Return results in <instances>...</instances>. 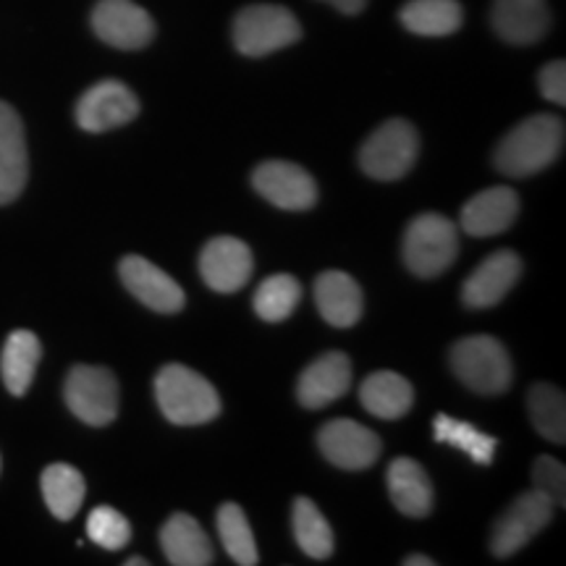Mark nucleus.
<instances>
[{"label":"nucleus","instance_id":"obj_1","mask_svg":"<svg viewBox=\"0 0 566 566\" xmlns=\"http://www.w3.org/2000/svg\"><path fill=\"white\" fill-rule=\"evenodd\" d=\"M564 122L558 116H551V113L530 116L495 147V168L514 179L546 171L564 150Z\"/></svg>","mask_w":566,"mask_h":566},{"label":"nucleus","instance_id":"obj_2","mask_svg":"<svg viewBox=\"0 0 566 566\" xmlns=\"http://www.w3.org/2000/svg\"><path fill=\"white\" fill-rule=\"evenodd\" d=\"M155 399L174 424H205L221 415V396L208 378L187 365H166L155 378Z\"/></svg>","mask_w":566,"mask_h":566},{"label":"nucleus","instance_id":"obj_3","mask_svg":"<svg viewBox=\"0 0 566 566\" xmlns=\"http://www.w3.org/2000/svg\"><path fill=\"white\" fill-rule=\"evenodd\" d=\"M451 370L467 388L483 396L504 394L514 378L512 357L493 336H467L451 346Z\"/></svg>","mask_w":566,"mask_h":566},{"label":"nucleus","instance_id":"obj_4","mask_svg":"<svg viewBox=\"0 0 566 566\" xmlns=\"http://www.w3.org/2000/svg\"><path fill=\"white\" fill-rule=\"evenodd\" d=\"M300 38V21L283 6H247L233 19V45H237L239 53L250 55V59H263V55L283 51V48L294 45Z\"/></svg>","mask_w":566,"mask_h":566},{"label":"nucleus","instance_id":"obj_5","mask_svg":"<svg viewBox=\"0 0 566 566\" xmlns=\"http://www.w3.org/2000/svg\"><path fill=\"white\" fill-rule=\"evenodd\" d=\"M417 153H420V137L417 129L405 118H391L380 124L359 150V168L378 181H396L412 171Z\"/></svg>","mask_w":566,"mask_h":566},{"label":"nucleus","instance_id":"obj_6","mask_svg":"<svg viewBox=\"0 0 566 566\" xmlns=\"http://www.w3.org/2000/svg\"><path fill=\"white\" fill-rule=\"evenodd\" d=\"M457 226L438 212L417 216L405 233V263L420 279H436L457 260Z\"/></svg>","mask_w":566,"mask_h":566},{"label":"nucleus","instance_id":"obj_7","mask_svg":"<svg viewBox=\"0 0 566 566\" xmlns=\"http://www.w3.org/2000/svg\"><path fill=\"white\" fill-rule=\"evenodd\" d=\"M63 399L84 424L105 428L118 417L116 375L105 367L76 365L63 386Z\"/></svg>","mask_w":566,"mask_h":566},{"label":"nucleus","instance_id":"obj_8","mask_svg":"<svg viewBox=\"0 0 566 566\" xmlns=\"http://www.w3.org/2000/svg\"><path fill=\"white\" fill-rule=\"evenodd\" d=\"M554 512H556L554 501H551L543 491H537V488L522 493L493 525V535H491L493 556L509 558L514 556L516 551L525 548L527 543L541 533V530L548 527V522L554 520Z\"/></svg>","mask_w":566,"mask_h":566},{"label":"nucleus","instance_id":"obj_9","mask_svg":"<svg viewBox=\"0 0 566 566\" xmlns=\"http://www.w3.org/2000/svg\"><path fill=\"white\" fill-rule=\"evenodd\" d=\"M92 30L105 45L142 51L155 38V21L134 0H101L92 11Z\"/></svg>","mask_w":566,"mask_h":566},{"label":"nucleus","instance_id":"obj_10","mask_svg":"<svg viewBox=\"0 0 566 566\" xmlns=\"http://www.w3.org/2000/svg\"><path fill=\"white\" fill-rule=\"evenodd\" d=\"M139 101L124 82L105 80L90 87L76 103V124L90 134H103L137 118Z\"/></svg>","mask_w":566,"mask_h":566},{"label":"nucleus","instance_id":"obj_11","mask_svg":"<svg viewBox=\"0 0 566 566\" xmlns=\"http://www.w3.org/2000/svg\"><path fill=\"white\" fill-rule=\"evenodd\" d=\"M317 446L331 464L352 472L373 467L378 462L380 449H384L380 438L370 428L354 420H344V417L323 424L321 433H317Z\"/></svg>","mask_w":566,"mask_h":566},{"label":"nucleus","instance_id":"obj_12","mask_svg":"<svg viewBox=\"0 0 566 566\" xmlns=\"http://www.w3.org/2000/svg\"><path fill=\"white\" fill-rule=\"evenodd\" d=\"M258 195L281 210H310L317 202V184L302 166L289 160H268L254 168Z\"/></svg>","mask_w":566,"mask_h":566},{"label":"nucleus","instance_id":"obj_13","mask_svg":"<svg viewBox=\"0 0 566 566\" xmlns=\"http://www.w3.org/2000/svg\"><path fill=\"white\" fill-rule=\"evenodd\" d=\"M254 271L252 250L233 237H216L200 254V273L212 292H239Z\"/></svg>","mask_w":566,"mask_h":566},{"label":"nucleus","instance_id":"obj_14","mask_svg":"<svg viewBox=\"0 0 566 566\" xmlns=\"http://www.w3.org/2000/svg\"><path fill=\"white\" fill-rule=\"evenodd\" d=\"M118 273H122L124 286L129 289L145 307L155 310V313H179L184 302H187L179 283H176L166 271H160L158 265L150 263V260L139 258V254H126L122 265H118Z\"/></svg>","mask_w":566,"mask_h":566},{"label":"nucleus","instance_id":"obj_15","mask_svg":"<svg viewBox=\"0 0 566 566\" xmlns=\"http://www.w3.org/2000/svg\"><path fill=\"white\" fill-rule=\"evenodd\" d=\"M522 275V260L512 250H499L478 265V271L464 281L462 302L472 310H488L512 292Z\"/></svg>","mask_w":566,"mask_h":566},{"label":"nucleus","instance_id":"obj_16","mask_svg":"<svg viewBox=\"0 0 566 566\" xmlns=\"http://www.w3.org/2000/svg\"><path fill=\"white\" fill-rule=\"evenodd\" d=\"M30 176L27 134L19 113L0 101V205H9L24 192Z\"/></svg>","mask_w":566,"mask_h":566},{"label":"nucleus","instance_id":"obj_17","mask_svg":"<svg viewBox=\"0 0 566 566\" xmlns=\"http://www.w3.org/2000/svg\"><path fill=\"white\" fill-rule=\"evenodd\" d=\"M352 363L344 352H328L304 367L296 384V399L307 409H323L349 391Z\"/></svg>","mask_w":566,"mask_h":566},{"label":"nucleus","instance_id":"obj_18","mask_svg":"<svg viewBox=\"0 0 566 566\" xmlns=\"http://www.w3.org/2000/svg\"><path fill=\"white\" fill-rule=\"evenodd\" d=\"M516 216H520V197L509 187H491L485 192L470 197L462 208L459 226L470 237H495L512 229Z\"/></svg>","mask_w":566,"mask_h":566},{"label":"nucleus","instance_id":"obj_19","mask_svg":"<svg viewBox=\"0 0 566 566\" xmlns=\"http://www.w3.org/2000/svg\"><path fill=\"white\" fill-rule=\"evenodd\" d=\"M491 21L501 40L512 45H533L546 38L551 11L546 0H495Z\"/></svg>","mask_w":566,"mask_h":566},{"label":"nucleus","instance_id":"obj_20","mask_svg":"<svg viewBox=\"0 0 566 566\" xmlns=\"http://www.w3.org/2000/svg\"><path fill=\"white\" fill-rule=\"evenodd\" d=\"M315 304L325 323L334 328H352L363 317V289L349 273L325 271L315 281Z\"/></svg>","mask_w":566,"mask_h":566},{"label":"nucleus","instance_id":"obj_21","mask_svg":"<svg viewBox=\"0 0 566 566\" xmlns=\"http://www.w3.org/2000/svg\"><path fill=\"white\" fill-rule=\"evenodd\" d=\"M160 548L174 566H208L216 558L210 537L189 514H171L160 530Z\"/></svg>","mask_w":566,"mask_h":566},{"label":"nucleus","instance_id":"obj_22","mask_svg":"<svg viewBox=\"0 0 566 566\" xmlns=\"http://www.w3.org/2000/svg\"><path fill=\"white\" fill-rule=\"evenodd\" d=\"M386 485L388 493H391L394 506L401 514L420 520V516H428L430 509H433V485H430L428 472L415 459H394L386 472Z\"/></svg>","mask_w":566,"mask_h":566},{"label":"nucleus","instance_id":"obj_23","mask_svg":"<svg viewBox=\"0 0 566 566\" xmlns=\"http://www.w3.org/2000/svg\"><path fill=\"white\" fill-rule=\"evenodd\" d=\"M359 401L373 417L380 420H399L405 417L415 405L412 384L401 378L399 373L378 370L367 375L359 388Z\"/></svg>","mask_w":566,"mask_h":566},{"label":"nucleus","instance_id":"obj_24","mask_svg":"<svg viewBox=\"0 0 566 566\" xmlns=\"http://www.w3.org/2000/svg\"><path fill=\"white\" fill-rule=\"evenodd\" d=\"M40 357L42 344L32 331H13L6 338L3 354H0V375H3V384L13 396H24L30 391Z\"/></svg>","mask_w":566,"mask_h":566},{"label":"nucleus","instance_id":"obj_25","mask_svg":"<svg viewBox=\"0 0 566 566\" xmlns=\"http://www.w3.org/2000/svg\"><path fill=\"white\" fill-rule=\"evenodd\" d=\"M401 24L422 38H446L454 34L464 21L459 0H409L399 11Z\"/></svg>","mask_w":566,"mask_h":566},{"label":"nucleus","instance_id":"obj_26","mask_svg":"<svg viewBox=\"0 0 566 566\" xmlns=\"http://www.w3.org/2000/svg\"><path fill=\"white\" fill-rule=\"evenodd\" d=\"M40 485L42 499H45L53 516H59L63 522L74 520L84 504V493H87L82 472L71 464H51L42 472Z\"/></svg>","mask_w":566,"mask_h":566},{"label":"nucleus","instance_id":"obj_27","mask_svg":"<svg viewBox=\"0 0 566 566\" xmlns=\"http://www.w3.org/2000/svg\"><path fill=\"white\" fill-rule=\"evenodd\" d=\"M527 412L535 430L551 443L566 441V399L562 388L535 384L527 394Z\"/></svg>","mask_w":566,"mask_h":566},{"label":"nucleus","instance_id":"obj_28","mask_svg":"<svg viewBox=\"0 0 566 566\" xmlns=\"http://www.w3.org/2000/svg\"><path fill=\"white\" fill-rule=\"evenodd\" d=\"M433 436L438 443H449L454 446V449L464 451L472 462L483 467L493 464L495 446H499V441H495L493 436L480 433L475 424L457 420V417L451 415H438L433 420Z\"/></svg>","mask_w":566,"mask_h":566},{"label":"nucleus","instance_id":"obj_29","mask_svg":"<svg viewBox=\"0 0 566 566\" xmlns=\"http://www.w3.org/2000/svg\"><path fill=\"white\" fill-rule=\"evenodd\" d=\"M292 527L300 548L310 558H328L334 554V530L310 499H296L292 509Z\"/></svg>","mask_w":566,"mask_h":566},{"label":"nucleus","instance_id":"obj_30","mask_svg":"<svg viewBox=\"0 0 566 566\" xmlns=\"http://www.w3.org/2000/svg\"><path fill=\"white\" fill-rule=\"evenodd\" d=\"M302 300V283L289 273L265 279L254 292V313L265 323H283Z\"/></svg>","mask_w":566,"mask_h":566},{"label":"nucleus","instance_id":"obj_31","mask_svg":"<svg viewBox=\"0 0 566 566\" xmlns=\"http://www.w3.org/2000/svg\"><path fill=\"white\" fill-rule=\"evenodd\" d=\"M218 533H221V543L233 562L242 566H254L260 562L258 543H254L252 527L247 522V514L242 506L223 504L218 509Z\"/></svg>","mask_w":566,"mask_h":566},{"label":"nucleus","instance_id":"obj_32","mask_svg":"<svg viewBox=\"0 0 566 566\" xmlns=\"http://www.w3.org/2000/svg\"><path fill=\"white\" fill-rule=\"evenodd\" d=\"M87 535L95 546L105 551H122L132 541V525L122 512L111 506L92 509L87 520Z\"/></svg>","mask_w":566,"mask_h":566},{"label":"nucleus","instance_id":"obj_33","mask_svg":"<svg viewBox=\"0 0 566 566\" xmlns=\"http://www.w3.org/2000/svg\"><path fill=\"white\" fill-rule=\"evenodd\" d=\"M533 485L554 501V506H566V467L554 457H537L533 464Z\"/></svg>","mask_w":566,"mask_h":566},{"label":"nucleus","instance_id":"obj_34","mask_svg":"<svg viewBox=\"0 0 566 566\" xmlns=\"http://www.w3.org/2000/svg\"><path fill=\"white\" fill-rule=\"evenodd\" d=\"M537 84H541L543 97L548 103L566 105V63L564 61H551L541 69L537 74Z\"/></svg>","mask_w":566,"mask_h":566},{"label":"nucleus","instance_id":"obj_35","mask_svg":"<svg viewBox=\"0 0 566 566\" xmlns=\"http://www.w3.org/2000/svg\"><path fill=\"white\" fill-rule=\"evenodd\" d=\"M328 3L336 6L342 13H349V17H354V13H359L365 9L367 0H328Z\"/></svg>","mask_w":566,"mask_h":566},{"label":"nucleus","instance_id":"obj_36","mask_svg":"<svg viewBox=\"0 0 566 566\" xmlns=\"http://www.w3.org/2000/svg\"><path fill=\"white\" fill-rule=\"evenodd\" d=\"M405 566H436V562L430 556H422V554H415V556H407L405 558Z\"/></svg>","mask_w":566,"mask_h":566},{"label":"nucleus","instance_id":"obj_37","mask_svg":"<svg viewBox=\"0 0 566 566\" xmlns=\"http://www.w3.org/2000/svg\"><path fill=\"white\" fill-rule=\"evenodd\" d=\"M147 562L145 558H139V556H134V558H129V562H126V566H145Z\"/></svg>","mask_w":566,"mask_h":566}]
</instances>
